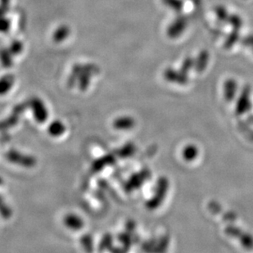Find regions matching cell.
I'll use <instances>...</instances> for the list:
<instances>
[{
	"label": "cell",
	"mask_w": 253,
	"mask_h": 253,
	"mask_svg": "<svg viewBox=\"0 0 253 253\" xmlns=\"http://www.w3.org/2000/svg\"><path fill=\"white\" fill-rule=\"evenodd\" d=\"M112 244H113V239L112 235L109 234H105L100 242L99 251H104L106 249L111 250L113 248Z\"/></svg>",
	"instance_id": "19"
},
{
	"label": "cell",
	"mask_w": 253,
	"mask_h": 253,
	"mask_svg": "<svg viewBox=\"0 0 253 253\" xmlns=\"http://www.w3.org/2000/svg\"><path fill=\"white\" fill-rule=\"evenodd\" d=\"M0 214L3 218H10L12 216V210L5 203L4 200L0 196Z\"/></svg>",
	"instance_id": "23"
},
{
	"label": "cell",
	"mask_w": 253,
	"mask_h": 253,
	"mask_svg": "<svg viewBox=\"0 0 253 253\" xmlns=\"http://www.w3.org/2000/svg\"><path fill=\"white\" fill-rule=\"evenodd\" d=\"M14 76L10 74L0 78V95H4L9 92L14 85Z\"/></svg>",
	"instance_id": "15"
},
{
	"label": "cell",
	"mask_w": 253,
	"mask_h": 253,
	"mask_svg": "<svg viewBox=\"0 0 253 253\" xmlns=\"http://www.w3.org/2000/svg\"><path fill=\"white\" fill-rule=\"evenodd\" d=\"M136 152V146L133 143H127L117 151V156L121 158H128Z\"/></svg>",
	"instance_id": "16"
},
{
	"label": "cell",
	"mask_w": 253,
	"mask_h": 253,
	"mask_svg": "<svg viewBox=\"0 0 253 253\" xmlns=\"http://www.w3.org/2000/svg\"><path fill=\"white\" fill-rule=\"evenodd\" d=\"M19 119L20 116L12 112V114L10 115L9 117L0 122V130H7L9 128L14 127L15 126H17Z\"/></svg>",
	"instance_id": "17"
},
{
	"label": "cell",
	"mask_w": 253,
	"mask_h": 253,
	"mask_svg": "<svg viewBox=\"0 0 253 253\" xmlns=\"http://www.w3.org/2000/svg\"><path fill=\"white\" fill-rule=\"evenodd\" d=\"M238 91V83L234 79H228L224 85V98L228 102H231L235 98Z\"/></svg>",
	"instance_id": "10"
},
{
	"label": "cell",
	"mask_w": 253,
	"mask_h": 253,
	"mask_svg": "<svg viewBox=\"0 0 253 253\" xmlns=\"http://www.w3.org/2000/svg\"><path fill=\"white\" fill-rule=\"evenodd\" d=\"M136 239H139V237L135 234H130L129 232L121 233L118 235V241L122 244V248L124 252L129 251L131 248L132 244L136 242Z\"/></svg>",
	"instance_id": "12"
},
{
	"label": "cell",
	"mask_w": 253,
	"mask_h": 253,
	"mask_svg": "<svg viewBox=\"0 0 253 253\" xmlns=\"http://www.w3.org/2000/svg\"><path fill=\"white\" fill-rule=\"evenodd\" d=\"M30 107L29 102H23V103H20L15 106L14 108L12 109V112L15 114L18 115V116H22L24 113L25 111Z\"/></svg>",
	"instance_id": "25"
},
{
	"label": "cell",
	"mask_w": 253,
	"mask_h": 253,
	"mask_svg": "<svg viewBox=\"0 0 253 253\" xmlns=\"http://www.w3.org/2000/svg\"><path fill=\"white\" fill-rule=\"evenodd\" d=\"M48 131L51 136L60 137L66 131V126L61 121L56 120L49 124Z\"/></svg>",
	"instance_id": "14"
},
{
	"label": "cell",
	"mask_w": 253,
	"mask_h": 253,
	"mask_svg": "<svg viewBox=\"0 0 253 253\" xmlns=\"http://www.w3.org/2000/svg\"><path fill=\"white\" fill-rule=\"evenodd\" d=\"M194 62H193L192 59H186L185 62L183 63L180 71L184 72V73L187 74L192 68V66H194Z\"/></svg>",
	"instance_id": "26"
},
{
	"label": "cell",
	"mask_w": 253,
	"mask_h": 253,
	"mask_svg": "<svg viewBox=\"0 0 253 253\" xmlns=\"http://www.w3.org/2000/svg\"><path fill=\"white\" fill-rule=\"evenodd\" d=\"M185 22H184V21H180V22H175L169 29V34L171 36L179 35L182 32V30L185 29Z\"/></svg>",
	"instance_id": "21"
},
{
	"label": "cell",
	"mask_w": 253,
	"mask_h": 253,
	"mask_svg": "<svg viewBox=\"0 0 253 253\" xmlns=\"http://www.w3.org/2000/svg\"><path fill=\"white\" fill-rule=\"evenodd\" d=\"M199 154V150L195 144H188L184 148L182 151L183 158L186 161H194Z\"/></svg>",
	"instance_id": "13"
},
{
	"label": "cell",
	"mask_w": 253,
	"mask_h": 253,
	"mask_svg": "<svg viewBox=\"0 0 253 253\" xmlns=\"http://www.w3.org/2000/svg\"><path fill=\"white\" fill-rule=\"evenodd\" d=\"M169 180L166 176H161L157 181L154 196L148 200L146 207L150 211L158 208L166 198L169 190Z\"/></svg>",
	"instance_id": "1"
},
{
	"label": "cell",
	"mask_w": 253,
	"mask_h": 253,
	"mask_svg": "<svg viewBox=\"0 0 253 253\" xmlns=\"http://www.w3.org/2000/svg\"><path fill=\"white\" fill-rule=\"evenodd\" d=\"M2 180L0 178V185H2Z\"/></svg>",
	"instance_id": "28"
},
{
	"label": "cell",
	"mask_w": 253,
	"mask_h": 253,
	"mask_svg": "<svg viewBox=\"0 0 253 253\" xmlns=\"http://www.w3.org/2000/svg\"><path fill=\"white\" fill-rule=\"evenodd\" d=\"M63 222L66 228L74 231L83 229L85 224L83 219L76 214L66 215V217H64Z\"/></svg>",
	"instance_id": "9"
},
{
	"label": "cell",
	"mask_w": 253,
	"mask_h": 253,
	"mask_svg": "<svg viewBox=\"0 0 253 253\" xmlns=\"http://www.w3.org/2000/svg\"><path fill=\"white\" fill-rule=\"evenodd\" d=\"M164 76L167 81L178 85H185L189 82L187 74L181 71H176L174 69H166V71L164 72Z\"/></svg>",
	"instance_id": "7"
},
{
	"label": "cell",
	"mask_w": 253,
	"mask_h": 253,
	"mask_svg": "<svg viewBox=\"0 0 253 253\" xmlns=\"http://www.w3.org/2000/svg\"><path fill=\"white\" fill-rule=\"evenodd\" d=\"M29 106L32 108L33 116L38 123L43 124L49 118V111L47 109L44 102L39 97H33L29 102Z\"/></svg>",
	"instance_id": "6"
},
{
	"label": "cell",
	"mask_w": 253,
	"mask_h": 253,
	"mask_svg": "<svg viewBox=\"0 0 253 253\" xmlns=\"http://www.w3.org/2000/svg\"><path fill=\"white\" fill-rule=\"evenodd\" d=\"M81 243L85 251L92 252L94 250V240L92 236H90V234H85L82 236Z\"/></svg>",
	"instance_id": "22"
},
{
	"label": "cell",
	"mask_w": 253,
	"mask_h": 253,
	"mask_svg": "<svg viewBox=\"0 0 253 253\" xmlns=\"http://www.w3.org/2000/svg\"><path fill=\"white\" fill-rule=\"evenodd\" d=\"M169 240L168 236H164L159 240H157L156 245L154 248V252H158V253H161V252L166 251L167 248H168Z\"/></svg>",
	"instance_id": "20"
},
{
	"label": "cell",
	"mask_w": 253,
	"mask_h": 253,
	"mask_svg": "<svg viewBox=\"0 0 253 253\" xmlns=\"http://www.w3.org/2000/svg\"><path fill=\"white\" fill-rule=\"evenodd\" d=\"M208 209L212 212V213H216V214H219L221 213L222 209L221 205L217 202H211L208 204Z\"/></svg>",
	"instance_id": "27"
},
{
	"label": "cell",
	"mask_w": 253,
	"mask_h": 253,
	"mask_svg": "<svg viewBox=\"0 0 253 253\" xmlns=\"http://www.w3.org/2000/svg\"><path fill=\"white\" fill-rule=\"evenodd\" d=\"M208 62V54L207 52H202L198 58H197V63H195V68L198 72H202L204 71Z\"/></svg>",
	"instance_id": "18"
},
{
	"label": "cell",
	"mask_w": 253,
	"mask_h": 253,
	"mask_svg": "<svg viewBox=\"0 0 253 253\" xmlns=\"http://www.w3.org/2000/svg\"><path fill=\"white\" fill-rule=\"evenodd\" d=\"M116 163V157L113 154H107L94 161L92 164V170L94 172H99L106 166H112Z\"/></svg>",
	"instance_id": "8"
},
{
	"label": "cell",
	"mask_w": 253,
	"mask_h": 253,
	"mask_svg": "<svg viewBox=\"0 0 253 253\" xmlns=\"http://www.w3.org/2000/svg\"><path fill=\"white\" fill-rule=\"evenodd\" d=\"M151 170L148 168L134 173L125 184V190L126 192H133L134 190H139L142 185H144V183L151 178Z\"/></svg>",
	"instance_id": "3"
},
{
	"label": "cell",
	"mask_w": 253,
	"mask_h": 253,
	"mask_svg": "<svg viewBox=\"0 0 253 253\" xmlns=\"http://www.w3.org/2000/svg\"><path fill=\"white\" fill-rule=\"evenodd\" d=\"M251 94V87L249 85H245L239 95V98L237 100L236 107H235L237 115L241 116L250 111L252 107Z\"/></svg>",
	"instance_id": "5"
},
{
	"label": "cell",
	"mask_w": 253,
	"mask_h": 253,
	"mask_svg": "<svg viewBox=\"0 0 253 253\" xmlns=\"http://www.w3.org/2000/svg\"><path fill=\"white\" fill-rule=\"evenodd\" d=\"M135 121L131 117H122L117 118L113 122V127L118 130H129L134 128Z\"/></svg>",
	"instance_id": "11"
},
{
	"label": "cell",
	"mask_w": 253,
	"mask_h": 253,
	"mask_svg": "<svg viewBox=\"0 0 253 253\" xmlns=\"http://www.w3.org/2000/svg\"><path fill=\"white\" fill-rule=\"evenodd\" d=\"M224 233L234 239H238L244 248L248 249H253V235L239 227L235 226L234 224H229L225 227Z\"/></svg>",
	"instance_id": "4"
},
{
	"label": "cell",
	"mask_w": 253,
	"mask_h": 253,
	"mask_svg": "<svg viewBox=\"0 0 253 253\" xmlns=\"http://www.w3.org/2000/svg\"><path fill=\"white\" fill-rule=\"evenodd\" d=\"M6 158L11 163L16 164L22 167L32 168L34 167L37 163V160L34 157L31 156L28 154H24L21 152L17 151L15 149H11L7 152L6 155Z\"/></svg>",
	"instance_id": "2"
},
{
	"label": "cell",
	"mask_w": 253,
	"mask_h": 253,
	"mask_svg": "<svg viewBox=\"0 0 253 253\" xmlns=\"http://www.w3.org/2000/svg\"><path fill=\"white\" fill-rule=\"evenodd\" d=\"M239 129H241V131L243 132V134H244L249 140L253 141V129H252L248 125L245 124L244 122H239Z\"/></svg>",
	"instance_id": "24"
}]
</instances>
